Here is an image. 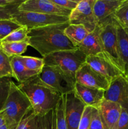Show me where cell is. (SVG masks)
Here are the masks:
<instances>
[{
    "instance_id": "obj_1",
    "label": "cell",
    "mask_w": 128,
    "mask_h": 129,
    "mask_svg": "<svg viewBox=\"0 0 128 129\" xmlns=\"http://www.w3.org/2000/svg\"><path fill=\"white\" fill-rule=\"evenodd\" d=\"M69 23L51 25L29 30V46L37 50L43 57L61 50H77L64 34Z\"/></svg>"
},
{
    "instance_id": "obj_2",
    "label": "cell",
    "mask_w": 128,
    "mask_h": 129,
    "mask_svg": "<svg viewBox=\"0 0 128 129\" xmlns=\"http://www.w3.org/2000/svg\"><path fill=\"white\" fill-rule=\"evenodd\" d=\"M26 94L32 106L34 113L45 115L53 110L62 95L41 80L38 75L18 84Z\"/></svg>"
},
{
    "instance_id": "obj_3",
    "label": "cell",
    "mask_w": 128,
    "mask_h": 129,
    "mask_svg": "<svg viewBox=\"0 0 128 129\" xmlns=\"http://www.w3.org/2000/svg\"><path fill=\"white\" fill-rule=\"evenodd\" d=\"M32 110V106L26 94L11 81L8 96L3 108L8 129H16L23 118Z\"/></svg>"
},
{
    "instance_id": "obj_4",
    "label": "cell",
    "mask_w": 128,
    "mask_h": 129,
    "mask_svg": "<svg viewBox=\"0 0 128 129\" xmlns=\"http://www.w3.org/2000/svg\"><path fill=\"white\" fill-rule=\"evenodd\" d=\"M87 56L79 49L61 50L43 57L45 66H56L75 78L79 68L85 62Z\"/></svg>"
},
{
    "instance_id": "obj_5",
    "label": "cell",
    "mask_w": 128,
    "mask_h": 129,
    "mask_svg": "<svg viewBox=\"0 0 128 129\" xmlns=\"http://www.w3.org/2000/svg\"><path fill=\"white\" fill-rule=\"evenodd\" d=\"M42 81L55 89L61 95L74 91L75 78L56 66H44L38 75Z\"/></svg>"
},
{
    "instance_id": "obj_6",
    "label": "cell",
    "mask_w": 128,
    "mask_h": 129,
    "mask_svg": "<svg viewBox=\"0 0 128 129\" xmlns=\"http://www.w3.org/2000/svg\"><path fill=\"white\" fill-rule=\"evenodd\" d=\"M12 20L20 26H26L29 30L48 25L69 23V17L18 10L13 14Z\"/></svg>"
},
{
    "instance_id": "obj_7",
    "label": "cell",
    "mask_w": 128,
    "mask_h": 129,
    "mask_svg": "<svg viewBox=\"0 0 128 129\" xmlns=\"http://www.w3.org/2000/svg\"><path fill=\"white\" fill-rule=\"evenodd\" d=\"M101 26L102 29L100 31V38L103 53L124 74L118 52V23L114 19H113L110 22Z\"/></svg>"
},
{
    "instance_id": "obj_8",
    "label": "cell",
    "mask_w": 128,
    "mask_h": 129,
    "mask_svg": "<svg viewBox=\"0 0 128 129\" xmlns=\"http://www.w3.org/2000/svg\"><path fill=\"white\" fill-rule=\"evenodd\" d=\"M95 0H80L77 7L71 11L69 16V24L84 25L91 32L98 26L94 12Z\"/></svg>"
},
{
    "instance_id": "obj_9",
    "label": "cell",
    "mask_w": 128,
    "mask_h": 129,
    "mask_svg": "<svg viewBox=\"0 0 128 129\" xmlns=\"http://www.w3.org/2000/svg\"><path fill=\"white\" fill-rule=\"evenodd\" d=\"M75 81L79 84L88 88L106 91L109 86V81L94 71L85 62L79 68L75 74Z\"/></svg>"
},
{
    "instance_id": "obj_10",
    "label": "cell",
    "mask_w": 128,
    "mask_h": 129,
    "mask_svg": "<svg viewBox=\"0 0 128 129\" xmlns=\"http://www.w3.org/2000/svg\"><path fill=\"white\" fill-rule=\"evenodd\" d=\"M104 100L117 103L128 110V78L121 74L110 82L104 93Z\"/></svg>"
},
{
    "instance_id": "obj_11",
    "label": "cell",
    "mask_w": 128,
    "mask_h": 129,
    "mask_svg": "<svg viewBox=\"0 0 128 129\" xmlns=\"http://www.w3.org/2000/svg\"><path fill=\"white\" fill-rule=\"evenodd\" d=\"M65 102V113L67 129H78L86 106L74 92L63 95Z\"/></svg>"
},
{
    "instance_id": "obj_12",
    "label": "cell",
    "mask_w": 128,
    "mask_h": 129,
    "mask_svg": "<svg viewBox=\"0 0 128 129\" xmlns=\"http://www.w3.org/2000/svg\"><path fill=\"white\" fill-rule=\"evenodd\" d=\"M18 10L65 17H69L71 13V11L58 6L51 0H26L18 6Z\"/></svg>"
},
{
    "instance_id": "obj_13",
    "label": "cell",
    "mask_w": 128,
    "mask_h": 129,
    "mask_svg": "<svg viewBox=\"0 0 128 129\" xmlns=\"http://www.w3.org/2000/svg\"><path fill=\"white\" fill-rule=\"evenodd\" d=\"M85 62L97 73L106 78L109 83L119 76L124 74L104 53L87 56Z\"/></svg>"
},
{
    "instance_id": "obj_14",
    "label": "cell",
    "mask_w": 128,
    "mask_h": 129,
    "mask_svg": "<svg viewBox=\"0 0 128 129\" xmlns=\"http://www.w3.org/2000/svg\"><path fill=\"white\" fill-rule=\"evenodd\" d=\"M16 129H55V110L45 115H38L32 110L20 122Z\"/></svg>"
},
{
    "instance_id": "obj_15",
    "label": "cell",
    "mask_w": 128,
    "mask_h": 129,
    "mask_svg": "<svg viewBox=\"0 0 128 129\" xmlns=\"http://www.w3.org/2000/svg\"><path fill=\"white\" fill-rule=\"evenodd\" d=\"M124 0H95L94 12L98 25H104L114 19L113 16Z\"/></svg>"
},
{
    "instance_id": "obj_16",
    "label": "cell",
    "mask_w": 128,
    "mask_h": 129,
    "mask_svg": "<svg viewBox=\"0 0 128 129\" xmlns=\"http://www.w3.org/2000/svg\"><path fill=\"white\" fill-rule=\"evenodd\" d=\"M74 93L85 106L98 109L104 100L105 91L88 88L76 83Z\"/></svg>"
},
{
    "instance_id": "obj_17",
    "label": "cell",
    "mask_w": 128,
    "mask_h": 129,
    "mask_svg": "<svg viewBox=\"0 0 128 129\" xmlns=\"http://www.w3.org/2000/svg\"><path fill=\"white\" fill-rule=\"evenodd\" d=\"M97 110L106 128L115 129L121 113V106L117 103L104 100Z\"/></svg>"
},
{
    "instance_id": "obj_18",
    "label": "cell",
    "mask_w": 128,
    "mask_h": 129,
    "mask_svg": "<svg viewBox=\"0 0 128 129\" xmlns=\"http://www.w3.org/2000/svg\"><path fill=\"white\" fill-rule=\"evenodd\" d=\"M101 29V25H98L95 30L88 34L84 41L78 47V49L86 56L95 55L103 53L100 38Z\"/></svg>"
},
{
    "instance_id": "obj_19",
    "label": "cell",
    "mask_w": 128,
    "mask_h": 129,
    "mask_svg": "<svg viewBox=\"0 0 128 129\" xmlns=\"http://www.w3.org/2000/svg\"><path fill=\"white\" fill-rule=\"evenodd\" d=\"M118 52L123 72L128 76V35L125 30L118 24L117 26Z\"/></svg>"
},
{
    "instance_id": "obj_20",
    "label": "cell",
    "mask_w": 128,
    "mask_h": 129,
    "mask_svg": "<svg viewBox=\"0 0 128 129\" xmlns=\"http://www.w3.org/2000/svg\"><path fill=\"white\" fill-rule=\"evenodd\" d=\"M10 62L13 73V78L20 83H24L28 79L39 75V73L37 72L28 69L23 64L19 56L10 57Z\"/></svg>"
},
{
    "instance_id": "obj_21",
    "label": "cell",
    "mask_w": 128,
    "mask_h": 129,
    "mask_svg": "<svg viewBox=\"0 0 128 129\" xmlns=\"http://www.w3.org/2000/svg\"><path fill=\"white\" fill-rule=\"evenodd\" d=\"M89 33L84 25L78 24H69L64 30L67 37L77 48Z\"/></svg>"
},
{
    "instance_id": "obj_22",
    "label": "cell",
    "mask_w": 128,
    "mask_h": 129,
    "mask_svg": "<svg viewBox=\"0 0 128 129\" xmlns=\"http://www.w3.org/2000/svg\"><path fill=\"white\" fill-rule=\"evenodd\" d=\"M29 46L28 40L22 42H0V50L5 53L9 57L20 56L27 50Z\"/></svg>"
},
{
    "instance_id": "obj_23",
    "label": "cell",
    "mask_w": 128,
    "mask_h": 129,
    "mask_svg": "<svg viewBox=\"0 0 128 129\" xmlns=\"http://www.w3.org/2000/svg\"><path fill=\"white\" fill-rule=\"evenodd\" d=\"M20 60L28 69L33 71L37 72L40 74L42 71L45 62L43 58L34 57L20 55Z\"/></svg>"
},
{
    "instance_id": "obj_24",
    "label": "cell",
    "mask_w": 128,
    "mask_h": 129,
    "mask_svg": "<svg viewBox=\"0 0 128 129\" xmlns=\"http://www.w3.org/2000/svg\"><path fill=\"white\" fill-rule=\"evenodd\" d=\"M55 129H67L65 113V102L61 96L55 109Z\"/></svg>"
},
{
    "instance_id": "obj_25",
    "label": "cell",
    "mask_w": 128,
    "mask_h": 129,
    "mask_svg": "<svg viewBox=\"0 0 128 129\" xmlns=\"http://www.w3.org/2000/svg\"><path fill=\"white\" fill-rule=\"evenodd\" d=\"M113 18L121 27L124 29L128 28V0H124Z\"/></svg>"
},
{
    "instance_id": "obj_26",
    "label": "cell",
    "mask_w": 128,
    "mask_h": 129,
    "mask_svg": "<svg viewBox=\"0 0 128 129\" xmlns=\"http://www.w3.org/2000/svg\"><path fill=\"white\" fill-rule=\"evenodd\" d=\"M13 78L10 57L0 50V79Z\"/></svg>"
},
{
    "instance_id": "obj_27",
    "label": "cell",
    "mask_w": 128,
    "mask_h": 129,
    "mask_svg": "<svg viewBox=\"0 0 128 129\" xmlns=\"http://www.w3.org/2000/svg\"><path fill=\"white\" fill-rule=\"evenodd\" d=\"M29 30L25 26H21L17 30H15L11 34H9L7 37L5 38L0 42H22L28 39V35Z\"/></svg>"
},
{
    "instance_id": "obj_28",
    "label": "cell",
    "mask_w": 128,
    "mask_h": 129,
    "mask_svg": "<svg viewBox=\"0 0 128 129\" xmlns=\"http://www.w3.org/2000/svg\"><path fill=\"white\" fill-rule=\"evenodd\" d=\"M21 26L13 20H0V42Z\"/></svg>"
},
{
    "instance_id": "obj_29",
    "label": "cell",
    "mask_w": 128,
    "mask_h": 129,
    "mask_svg": "<svg viewBox=\"0 0 128 129\" xmlns=\"http://www.w3.org/2000/svg\"><path fill=\"white\" fill-rule=\"evenodd\" d=\"M11 81L9 78L0 79V111L3 110L8 96Z\"/></svg>"
},
{
    "instance_id": "obj_30",
    "label": "cell",
    "mask_w": 128,
    "mask_h": 129,
    "mask_svg": "<svg viewBox=\"0 0 128 129\" xmlns=\"http://www.w3.org/2000/svg\"><path fill=\"white\" fill-rule=\"evenodd\" d=\"M94 108L86 106L84 108L78 129H89Z\"/></svg>"
},
{
    "instance_id": "obj_31",
    "label": "cell",
    "mask_w": 128,
    "mask_h": 129,
    "mask_svg": "<svg viewBox=\"0 0 128 129\" xmlns=\"http://www.w3.org/2000/svg\"><path fill=\"white\" fill-rule=\"evenodd\" d=\"M89 129H107L99 110L95 108L93 110Z\"/></svg>"
},
{
    "instance_id": "obj_32",
    "label": "cell",
    "mask_w": 128,
    "mask_h": 129,
    "mask_svg": "<svg viewBox=\"0 0 128 129\" xmlns=\"http://www.w3.org/2000/svg\"><path fill=\"white\" fill-rule=\"evenodd\" d=\"M19 6H13L9 7H0V20H12L13 15L18 11Z\"/></svg>"
},
{
    "instance_id": "obj_33",
    "label": "cell",
    "mask_w": 128,
    "mask_h": 129,
    "mask_svg": "<svg viewBox=\"0 0 128 129\" xmlns=\"http://www.w3.org/2000/svg\"><path fill=\"white\" fill-rule=\"evenodd\" d=\"M51 1L58 6L72 11L77 7L80 0H51Z\"/></svg>"
},
{
    "instance_id": "obj_34",
    "label": "cell",
    "mask_w": 128,
    "mask_h": 129,
    "mask_svg": "<svg viewBox=\"0 0 128 129\" xmlns=\"http://www.w3.org/2000/svg\"><path fill=\"white\" fill-rule=\"evenodd\" d=\"M115 129H128V110L122 108L120 118Z\"/></svg>"
},
{
    "instance_id": "obj_35",
    "label": "cell",
    "mask_w": 128,
    "mask_h": 129,
    "mask_svg": "<svg viewBox=\"0 0 128 129\" xmlns=\"http://www.w3.org/2000/svg\"><path fill=\"white\" fill-rule=\"evenodd\" d=\"M23 1L21 0H0V7L20 6Z\"/></svg>"
},
{
    "instance_id": "obj_36",
    "label": "cell",
    "mask_w": 128,
    "mask_h": 129,
    "mask_svg": "<svg viewBox=\"0 0 128 129\" xmlns=\"http://www.w3.org/2000/svg\"><path fill=\"white\" fill-rule=\"evenodd\" d=\"M5 124H6V120H5L3 110H2L0 111V127Z\"/></svg>"
},
{
    "instance_id": "obj_37",
    "label": "cell",
    "mask_w": 128,
    "mask_h": 129,
    "mask_svg": "<svg viewBox=\"0 0 128 129\" xmlns=\"http://www.w3.org/2000/svg\"><path fill=\"white\" fill-rule=\"evenodd\" d=\"M0 129H8V128L7 125L6 124H5L1 126V127H0Z\"/></svg>"
},
{
    "instance_id": "obj_38",
    "label": "cell",
    "mask_w": 128,
    "mask_h": 129,
    "mask_svg": "<svg viewBox=\"0 0 128 129\" xmlns=\"http://www.w3.org/2000/svg\"><path fill=\"white\" fill-rule=\"evenodd\" d=\"M124 30H125V32H126V34H127V35H128V28H125V29H124Z\"/></svg>"
},
{
    "instance_id": "obj_39",
    "label": "cell",
    "mask_w": 128,
    "mask_h": 129,
    "mask_svg": "<svg viewBox=\"0 0 128 129\" xmlns=\"http://www.w3.org/2000/svg\"><path fill=\"white\" fill-rule=\"evenodd\" d=\"M127 78H128V76H127Z\"/></svg>"
}]
</instances>
